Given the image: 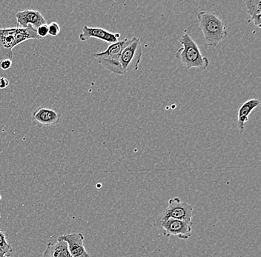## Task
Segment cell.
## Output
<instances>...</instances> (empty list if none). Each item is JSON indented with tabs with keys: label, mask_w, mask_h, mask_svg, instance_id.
Listing matches in <instances>:
<instances>
[{
	"label": "cell",
	"mask_w": 261,
	"mask_h": 257,
	"mask_svg": "<svg viewBox=\"0 0 261 257\" xmlns=\"http://www.w3.org/2000/svg\"><path fill=\"white\" fill-rule=\"evenodd\" d=\"M197 19L205 43L208 46L217 47L227 38L226 25L218 16L206 11H200L197 14Z\"/></svg>",
	"instance_id": "6da1fadb"
},
{
	"label": "cell",
	"mask_w": 261,
	"mask_h": 257,
	"mask_svg": "<svg viewBox=\"0 0 261 257\" xmlns=\"http://www.w3.org/2000/svg\"><path fill=\"white\" fill-rule=\"evenodd\" d=\"M179 42L182 45V48L176 52L177 60L188 69L195 68L205 71L210 65V61L203 56L195 40L189 34H185L181 37Z\"/></svg>",
	"instance_id": "7a4b0ae2"
},
{
	"label": "cell",
	"mask_w": 261,
	"mask_h": 257,
	"mask_svg": "<svg viewBox=\"0 0 261 257\" xmlns=\"http://www.w3.org/2000/svg\"><path fill=\"white\" fill-rule=\"evenodd\" d=\"M130 40L125 38L115 43L110 44L105 51L95 53L93 54L94 58L97 59L98 63L102 65L106 69L117 75H124L120 56L122 50L129 44Z\"/></svg>",
	"instance_id": "3957f363"
},
{
	"label": "cell",
	"mask_w": 261,
	"mask_h": 257,
	"mask_svg": "<svg viewBox=\"0 0 261 257\" xmlns=\"http://www.w3.org/2000/svg\"><path fill=\"white\" fill-rule=\"evenodd\" d=\"M154 225L165 237H177L180 240H188L192 234V223L179 219H169L154 221Z\"/></svg>",
	"instance_id": "277c9868"
},
{
	"label": "cell",
	"mask_w": 261,
	"mask_h": 257,
	"mask_svg": "<svg viewBox=\"0 0 261 257\" xmlns=\"http://www.w3.org/2000/svg\"><path fill=\"white\" fill-rule=\"evenodd\" d=\"M142 56L143 51L140 39L136 37H132L129 44L122 50L120 56V63L124 74L130 71H138Z\"/></svg>",
	"instance_id": "5b68a950"
},
{
	"label": "cell",
	"mask_w": 261,
	"mask_h": 257,
	"mask_svg": "<svg viewBox=\"0 0 261 257\" xmlns=\"http://www.w3.org/2000/svg\"><path fill=\"white\" fill-rule=\"evenodd\" d=\"M193 213V208L186 202H182L178 197L169 199L168 207L156 218V220L172 219L191 222Z\"/></svg>",
	"instance_id": "8992f818"
},
{
	"label": "cell",
	"mask_w": 261,
	"mask_h": 257,
	"mask_svg": "<svg viewBox=\"0 0 261 257\" xmlns=\"http://www.w3.org/2000/svg\"><path fill=\"white\" fill-rule=\"evenodd\" d=\"M120 34L112 33L101 27H92L89 26H83L79 39L82 42H86L91 38H95L101 41L112 44L119 41Z\"/></svg>",
	"instance_id": "52a82bcc"
},
{
	"label": "cell",
	"mask_w": 261,
	"mask_h": 257,
	"mask_svg": "<svg viewBox=\"0 0 261 257\" xmlns=\"http://www.w3.org/2000/svg\"><path fill=\"white\" fill-rule=\"evenodd\" d=\"M16 27L0 28V60H10L12 61L13 49L15 48L14 42Z\"/></svg>",
	"instance_id": "ba28073f"
},
{
	"label": "cell",
	"mask_w": 261,
	"mask_h": 257,
	"mask_svg": "<svg viewBox=\"0 0 261 257\" xmlns=\"http://www.w3.org/2000/svg\"><path fill=\"white\" fill-rule=\"evenodd\" d=\"M57 240L64 241L68 245L71 257H90L84 247V237L81 233L64 234L58 237Z\"/></svg>",
	"instance_id": "9c48e42d"
},
{
	"label": "cell",
	"mask_w": 261,
	"mask_h": 257,
	"mask_svg": "<svg viewBox=\"0 0 261 257\" xmlns=\"http://www.w3.org/2000/svg\"><path fill=\"white\" fill-rule=\"evenodd\" d=\"M17 27L25 28L31 25L34 28L37 29L41 25H47L46 19L40 11L35 10H24L16 14Z\"/></svg>",
	"instance_id": "30bf717a"
},
{
	"label": "cell",
	"mask_w": 261,
	"mask_h": 257,
	"mask_svg": "<svg viewBox=\"0 0 261 257\" xmlns=\"http://www.w3.org/2000/svg\"><path fill=\"white\" fill-rule=\"evenodd\" d=\"M32 118L34 121L44 125H55L61 120V113L47 108H37L32 113Z\"/></svg>",
	"instance_id": "8fae6325"
},
{
	"label": "cell",
	"mask_w": 261,
	"mask_h": 257,
	"mask_svg": "<svg viewBox=\"0 0 261 257\" xmlns=\"http://www.w3.org/2000/svg\"><path fill=\"white\" fill-rule=\"evenodd\" d=\"M260 105V101L257 99H251L241 105L238 110V131L241 133H244L245 124L249 121V115Z\"/></svg>",
	"instance_id": "7c38bea8"
},
{
	"label": "cell",
	"mask_w": 261,
	"mask_h": 257,
	"mask_svg": "<svg viewBox=\"0 0 261 257\" xmlns=\"http://www.w3.org/2000/svg\"><path fill=\"white\" fill-rule=\"evenodd\" d=\"M43 257H71L68 245L64 241L49 242L43 253Z\"/></svg>",
	"instance_id": "4fadbf2b"
},
{
	"label": "cell",
	"mask_w": 261,
	"mask_h": 257,
	"mask_svg": "<svg viewBox=\"0 0 261 257\" xmlns=\"http://www.w3.org/2000/svg\"><path fill=\"white\" fill-rule=\"evenodd\" d=\"M29 40H41L40 37L37 35L36 29L31 25L25 28L16 27L15 42H14L15 47Z\"/></svg>",
	"instance_id": "5bb4252c"
},
{
	"label": "cell",
	"mask_w": 261,
	"mask_h": 257,
	"mask_svg": "<svg viewBox=\"0 0 261 257\" xmlns=\"http://www.w3.org/2000/svg\"><path fill=\"white\" fill-rule=\"evenodd\" d=\"M246 4L248 14L254 25L258 27H261V0H246Z\"/></svg>",
	"instance_id": "9a60e30c"
},
{
	"label": "cell",
	"mask_w": 261,
	"mask_h": 257,
	"mask_svg": "<svg viewBox=\"0 0 261 257\" xmlns=\"http://www.w3.org/2000/svg\"><path fill=\"white\" fill-rule=\"evenodd\" d=\"M0 248H3L7 254L11 253L13 251V249L11 248V245L8 243L4 233L1 232V231H0Z\"/></svg>",
	"instance_id": "2e32d148"
},
{
	"label": "cell",
	"mask_w": 261,
	"mask_h": 257,
	"mask_svg": "<svg viewBox=\"0 0 261 257\" xmlns=\"http://www.w3.org/2000/svg\"><path fill=\"white\" fill-rule=\"evenodd\" d=\"M48 34L51 37H57L60 32V27L57 22H50L48 25Z\"/></svg>",
	"instance_id": "e0dca14e"
},
{
	"label": "cell",
	"mask_w": 261,
	"mask_h": 257,
	"mask_svg": "<svg viewBox=\"0 0 261 257\" xmlns=\"http://www.w3.org/2000/svg\"><path fill=\"white\" fill-rule=\"evenodd\" d=\"M36 31H37V35L41 39L45 38L48 35V25H41L38 28L36 29Z\"/></svg>",
	"instance_id": "ac0fdd59"
},
{
	"label": "cell",
	"mask_w": 261,
	"mask_h": 257,
	"mask_svg": "<svg viewBox=\"0 0 261 257\" xmlns=\"http://www.w3.org/2000/svg\"><path fill=\"white\" fill-rule=\"evenodd\" d=\"M11 66H12V61L10 60H4L0 63V68L4 71L10 69Z\"/></svg>",
	"instance_id": "d6986e66"
},
{
	"label": "cell",
	"mask_w": 261,
	"mask_h": 257,
	"mask_svg": "<svg viewBox=\"0 0 261 257\" xmlns=\"http://www.w3.org/2000/svg\"><path fill=\"white\" fill-rule=\"evenodd\" d=\"M9 80L6 77H0V89H5L9 85Z\"/></svg>",
	"instance_id": "ffe728a7"
},
{
	"label": "cell",
	"mask_w": 261,
	"mask_h": 257,
	"mask_svg": "<svg viewBox=\"0 0 261 257\" xmlns=\"http://www.w3.org/2000/svg\"><path fill=\"white\" fill-rule=\"evenodd\" d=\"M0 257H9L3 248H0Z\"/></svg>",
	"instance_id": "44dd1931"
},
{
	"label": "cell",
	"mask_w": 261,
	"mask_h": 257,
	"mask_svg": "<svg viewBox=\"0 0 261 257\" xmlns=\"http://www.w3.org/2000/svg\"><path fill=\"white\" fill-rule=\"evenodd\" d=\"M0 219H1V214H0Z\"/></svg>",
	"instance_id": "7402d4cb"
}]
</instances>
